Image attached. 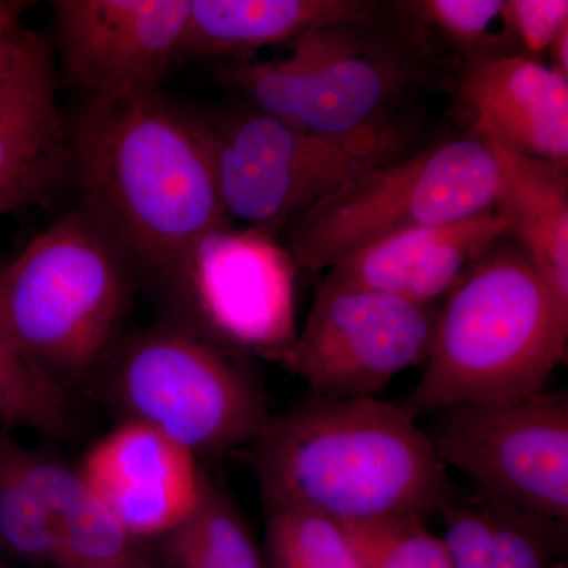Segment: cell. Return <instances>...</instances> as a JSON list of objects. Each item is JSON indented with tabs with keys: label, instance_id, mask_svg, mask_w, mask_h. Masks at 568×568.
Wrapping results in <instances>:
<instances>
[{
	"label": "cell",
	"instance_id": "cell-1",
	"mask_svg": "<svg viewBox=\"0 0 568 568\" xmlns=\"http://www.w3.org/2000/svg\"><path fill=\"white\" fill-rule=\"evenodd\" d=\"M80 205L125 248L141 275L166 283L224 216L200 121L162 91L82 100L67 121Z\"/></svg>",
	"mask_w": 568,
	"mask_h": 568
},
{
	"label": "cell",
	"instance_id": "cell-2",
	"mask_svg": "<svg viewBox=\"0 0 568 568\" xmlns=\"http://www.w3.org/2000/svg\"><path fill=\"white\" fill-rule=\"evenodd\" d=\"M264 504L312 508L339 525L426 519L448 500L447 466L403 406L310 395L254 440Z\"/></svg>",
	"mask_w": 568,
	"mask_h": 568
},
{
	"label": "cell",
	"instance_id": "cell-3",
	"mask_svg": "<svg viewBox=\"0 0 568 568\" xmlns=\"http://www.w3.org/2000/svg\"><path fill=\"white\" fill-rule=\"evenodd\" d=\"M567 354L568 310L517 239L504 234L448 294L424 375L402 406L417 418L538 394Z\"/></svg>",
	"mask_w": 568,
	"mask_h": 568
},
{
	"label": "cell",
	"instance_id": "cell-4",
	"mask_svg": "<svg viewBox=\"0 0 568 568\" xmlns=\"http://www.w3.org/2000/svg\"><path fill=\"white\" fill-rule=\"evenodd\" d=\"M141 272L78 205L0 267V334L63 390L82 388L123 335Z\"/></svg>",
	"mask_w": 568,
	"mask_h": 568
},
{
	"label": "cell",
	"instance_id": "cell-5",
	"mask_svg": "<svg viewBox=\"0 0 568 568\" xmlns=\"http://www.w3.org/2000/svg\"><path fill=\"white\" fill-rule=\"evenodd\" d=\"M403 13V11H402ZM216 82L237 103L320 136H354L405 122L398 111L437 85L436 58L413 24H331L280 61L224 63Z\"/></svg>",
	"mask_w": 568,
	"mask_h": 568
},
{
	"label": "cell",
	"instance_id": "cell-6",
	"mask_svg": "<svg viewBox=\"0 0 568 568\" xmlns=\"http://www.w3.org/2000/svg\"><path fill=\"white\" fill-rule=\"evenodd\" d=\"M84 390L197 459L253 444L272 416L252 357L173 315L123 334Z\"/></svg>",
	"mask_w": 568,
	"mask_h": 568
},
{
	"label": "cell",
	"instance_id": "cell-7",
	"mask_svg": "<svg viewBox=\"0 0 568 568\" xmlns=\"http://www.w3.org/2000/svg\"><path fill=\"white\" fill-rule=\"evenodd\" d=\"M196 115L227 222L276 239L355 175L416 151L409 122L328 138L242 103Z\"/></svg>",
	"mask_w": 568,
	"mask_h": 568
},
{
	"label": "cell",
	"instance_id": "cell-8",
	"mask_svg": "<svg viewBox=\"0 0 568 568\" xmlns=\"http://www.w3.org/2000/svg\"><path fill=\"white\" fill-rule=\"evenodd\" d=\"M497 185L484 141H437L343 183L290 223L286 248L298 272L320 274L387 235L493 211Z\"/></svg>",
	"mask_w": 568,
	"mask_h": 568
},
{
	"label": "cell",
	"instance_id": "cell-9",
	"mask_svg": "<svg viewBox=\"0 0 568 568\" xmlns=\"http://www.w3.org/2000/svg\"><path fill=\"white\" fill-rule=\"evenodd\" d=\"M297 272L278 239L226 223L192 246L163 287L170 315L237 353L276 364L297 335Z\"/></svg>",
	"mask_w": 568,
	"mask_h": 568
},
{
	"label": "cell",
	"instance_id": "cell-10",
	"mask_svg": "<svg viewBox=\"0 0 568 568\" xmlns=\"http://www.w3.org/2000/svg\"><path fill=\"white\" fill-rule=\"evenodd\" d=\"M436 413L428 436L444 465L469 477L485 499L568 528L567 392Z\"/></svg>",
	"mask_w": 568,
	"mask_h": 568
},
{
	"label": "cell",
	"instance_id": "cell-11",
	"mask_svg": "<svg viewBox=\"0 0 568 568\" xmlns=\"http://www.w3.org/2000/svg\"><path fill=\"white\" fill-rule=\"evenodd\" d=\"M439 310L398 295L332 290L317 284L304 327L276 364L312 395L373 396L432 353Z\"/></svg>",
	"mask_w": 568,
	"mask_h": 568
},
{
	"label": "cell",
	"instance_id": "cell-12",
	"mask_svg": "<svg viewBox=\"0 0 568 568\" xmlns=\"http://www.w3.org/2000/svg\"><path fill=\"white\" fill-rule=\"evenodd\" d=\"M192 0H54L63 82L88 102L162 91Z\"/></svg>",
	"mask_w": 568,
	"mask_h": 568
},
{
	"label": "cell",
	"instance_id": "cell-13",
	"mask_svg": "<svg viewBox=\"0 0 568 568\" xmlns=\"http://www.w3.org/2000/svg\"><path fill=\"white\" fill-rule=\"evenodd\" d=\"M197 462L151 426L123 420L93 444L74 470L130 536L151 544L196 510L204 477Z\"/></svg>",
	"mask_w": 568,
	"mask_h": 568
},
{
	"label": "cell",
	"instance_id": "cell-14",
	"mask_svg": "<svg viewBox=\"0 0 568 568\" xmlns=\"http://www.w3.org/2000/svg\"><path fill=\"white\" fill-rule=\"evenodd\" d=\"M51 48L28 29L0 85V219L50 207L74 183L67 119L55 99Z\"/></svg>",
	"mask_w": 568,
	"mask_h": 568
},
{
	"label": "cell",
	"instance_id": "cell-15",
	"mask_svg": "<svg viewBox=\"0 0 568 568\" xmlns=\"http://www.w3.org/2000/svg\"><path fill=\"white\" fill-rule=\"evenodd\" d=\"M458 110L478 140L532 159L568 162V78L537 59L499 55L463 63Z\"/></svg>",
	"mask_w": 568,
	"mask_h": 568
},
{
	"label": "cell",
	"instance_id": "cell-16",
	"mask_svg": "<svg viewBox=\"0 0 568 568\" xmlns=\"http://www.w3.org/2000/svg\"><path fill=\"white\" fill-rule=\"evenodd\" d=\"M398 3L381 0H192L182 59H239L275 44H291L331 24H396Z\"/></svg>",
	"mask_w": 568,
	"mask_h": 568
},
{
	"label": "cell",
	"instance_id": "cell-17",
	"mask_svg": "<svg viewBox=\"0 0 568 568\" xmlns=\"http://www.w3.org/2000/svg\"><path fill=\"white\" fill-rule=\"evenodd\" d=\"M491 149L499 174L493 211L568 310V162L532 159L503 142Z\"/></svg>",
	"mask_w": 568,
	"mask_h": 568
},
{
	"label": "cell",
	"instance_id": "cell-18",
	"mask_svg": "<svg viewBox=\"0 0 568 568\" xmlns=\"http://www.w3.org/2000/svg\"><path fill=\"white\" fill-rule=\"evenodd\" d=\"M71 470L0 435V545L7 551L43 568L58 567Z\"/></svg>",
	"mask_w": 568,
	"mask_h": 568
},
{
	"label": "cell",
	"instance_id": "cell-19",
	"mask_svg": "<svg viewBox=\"0 0 568 568\" xmlns=\"http://www.w3.org/2000/svg\"><path fill=\"white\" fill-rule=\"evenodd\" d=\"M439 514L452 568H551L566 549L568 528L485 497Z\"/></svg>",
	"mask_w": 568,
	"mask_h": 568
},
{
	"label": "cell",
	"instance_id": "cell-20",
	"mask_svg": "<svg viewBox=\"0 0 568 568\" xmlns=\"http://www.w3.org/2000/svg\"><path fill=\"white\" fill-rule=\"evenodd\" d=\"M155 544L160 568H268L241 508L205 470L192 517Z\"/></svg>",
	"mask_w": 568,
	"mask_h": 568
},
{
	"label": "cell",
	"instance_id": "cell-21",
	"mask_svg": "<svg viewBox=\"0 0 568 568\" xmlns=\"http://www.w3.org/2000/svg\"><path fill=\"white\" fill-rule=\"evenodd\" d=\"M55 568H160V564L149 544L130 536L73 469L67 481L61 558Z\"/></svg>",
	"mask_w": 568,
	"mask_h": 568
},
{
	"label": "cell",
	"instance_id": "cell-22",
	"mask_svg": "<svg viewBox=\"0 0 568 568\" xmlns=\"http://www.w3.org/2000/svg\"><path fill=\"white\" fill-rule=\"evenodd\" d=\"M268 568H361L343 526L312 508L264 504Z\"/></svg>",
	"mask_w": 568,
	"mask_h": 568
},
{
	"label": "cell",
	"instance_id": "cell-23",
	"mask_svg": "<svg viewBox=\"0 0 568 568\" xmlns=\"http://www.w3.org/2000/svg\"><path fill=\"white\" fill-rule=\"evenodd\" d=\"M504 0H416L399 2L403 14L422 37L435 36L465 58V63L518 54L504 28Z\"/></svg>",
	"mask_w": 568,
	"mask_h": 568
},
{
	"label": "cell",
	"instance_id": "cell-24",
	"mask_svg": "<svg viewBox=\"0 0 568 568\" xmlns=\"http://www.w3.org/2000/svg\"><path fill=\"white\" fill-rule=\"evenodd\" d=\"M0 426L67 437L74 429L69 392L48 379L0 334Z\"/></svg>",
	"mask_w": 568,
	"mask_h": 568
},
{
	"label": "cell",
	"instance_id": "cell-25",
	"mask_svg": "<svg viewBox=\"0 0 568 568\" xmlns=\"http://www.w3.org/2000/svg\"><path fill=\"white\" fill-rule=\"evenodd\" d=\"M507 234L506 224L495 211L459 220L418 264L403 298L418 305H435L457 286L470 264Z\"/></svg>",
	"mask_w": 568,
	"mask_h": 568
},
{
	"label": "cell",
	"instance_id": "cell-26",
	"mask_svg": "<svg viewBox=\"0 0 568 568\" xmlns=\"http://www.w3.org/2000/svg\"><path fill=\"white\" fill-rule=\"evenodd\" d=\"M361 568H452L443 537L425 519L392 517L342 525Z\"/></svg>",
	"mask_w": 568,
	"mask_h": 568
},
{
	"label": "cell",
	"instance_id": "cell-27",
	"mask_svg": "<svg viewBox=\"0 0 568 568\" xmlns=\"http://www.w3.org/2000/svg\"><path fill=\"white\" fill-rule=\"evenodd\" d=\"M504 28L518 54L536 59L568 26L567 0H504Z\"/></svg>",
	"mask_w": 568,
	"mask_h": 568
},
{
	"label": "cell",
	"instance_id": "cell-28",
	"mask_svg": "<svg viewBox=\"0 0 568 568\" xmlns=\"http://www.w3.org/2000/svg\"><path fill=\"white\" fill-rule=\"evenodd\" d=\"M29 6L31 3L21 0H0V85L17 61L22 40L28 32L22 26L21 17Z\"/></svg>",
	"mask_w": 568,
	"mask_h": 568
},
{
	"label": "cell",
	"instance_id": "cell-29",
	"mask_svg": "<svg viewBox=\"0 0 568 568\" xmlns=\"http://www.w3.org/2000/svg\"><path fill=\"white\" fill-rule=\"evenodd\" d=\"M548 52L551 59L549 69L568 78V26L555 37Z\"/></svg>",
	"mask_w": 568,
	"mask_h": 568
},
{
	"label": "cell",
	"instance_id": "cell-30",
	"mask_svg": "<svg viewBox=\"0 0 568 568\" xmlns=\"http://www.w3.org/2000/svg\"><path fill=\"white\" fill-rule=\"evenodd\" d=\"M551 568H568L567 559L556 560Z\"/></svg>",
	"mask_w": 568,
	"mask_h": 568
}]
</instances>
